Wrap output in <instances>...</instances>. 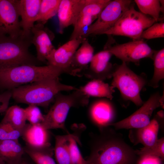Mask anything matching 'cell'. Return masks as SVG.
<instances>
[{
  "mask_svg": "<svg viewBox=\"0 0 164 164\" xmlns=\"http://www.w3.org/2000/svg\"><path fill=\"white\" fill-rule=\"evenodd\" d=\"M112 54L105 49L94 55L89 67L82 74L92 80L102 81L112 77L114 66L109 62Z\"/></svg>",
  "mask_w": 164,
  "mask_h": 164,
  "instance_id": "cell-13",
  "label": "cell"
},
{
  "mask_svg": "<svg viewBox=\"0 0 164 164\" xmlns=\"http://www.w3.org/2000/svg\"><path fill=\"white\" fill-rule=\"evenodd\" d=\"M89 97L79 89L68 95L58 93L55 97L53 104L47 114L44 115L41 124L47 130L60 128L69 134L65 121L70 109L87 106Z\"/></svg>",
  "mask_w": 164,
  "mask_h": 164,
  "instance_id": "cell-5",
  "label": "cell"
},
{
  "mask_svg": "<svg viewBox=\"0 0 164 164\" xmlns=\"http://www.w3.org/2000/svg\"><path fill=\"white\" fill-rule=\"evenodd\" d=\"M164 37V22L155 23L142 33L141 39H148Z\"/></svg>",
  "mask_w": 164,
  "mask_h": 164,
  "instance_id": "cell-32",
  "label": "cell"
},
{
  "mask_svg": "<svg viewBox=\"0 0 164 164\" xmlns=\"http://www.w3.org/2000/svg\"><path fill=\"white\" fill-rule=\"evenodd\" d=\"M89 97H104L111 100L113 97L114 88L103 81L92 80L79 89Z\"/></svg>",
  "mask_w": 164,
  "mask_h": 164,
  "instance_id": "cell-22",
  "label": "cell"
},
{
  "mask_svg": "<svg viewBox=\"0 0 164 164\" xmlns=\"http://www.w3.org/2000/svg\"><path fill=\"white\" fill-rule=\"evenodd\" d=\"M78 135L71 137L68 140V145L71 164H88L81 155L76 142L80 143Z\"/></svg>",
  "mask_w": 164,
  "mask_h": 164,
  "instance_id": "cell-30",
  "label": "cell"
},
{
  "mask_svg": "<svg viewBox=\"0 0 164 164\" xmlns=\"http://www.w3.org/2000/svg\"><path fill=\"white\" fill-rule=\"evenodd\" d=\"M77 89L62 84L59 77L50 78L14 88L12 91V97L19 103L47 108L61 91Z\"/></svg>",
  "mask_w": 164,
  "mask_h": 164,
  "instance_id": "cell-2",
  "label": "cell"
},
{
  "mask_svg": "<svg viewBox=\"0 0 164 164\" xmlns=\"http://www.w3.org/2000/svg\"><path fill=\"white\" fill-rule=\"evenodd\" d=\"M22 132L16 129L9 123H0V140H19Z\"/></svg>",
  "mask_w": 164,
  "mask_h": 164,
  "instance_id": "cell-31",
  "label": "cell"
},
{
  "mask_svg": "<svg viewBox=\"0 0 164 164\" xmlns=\"http://www.w3.org/2000/svg\"><path fill=\"white\" fill-rule=\"evenodd\" d=\"M15 164H29L27 161L23 159H22L20 162Z\"/></svg>",
  "mask_w": 164,
  "mask_h": 164,
  "instance_id": "cell-36",
  "label": "cell"
},
{
  "mask_svg": "<svg viewBox=\"0 0 164 164\" xmlns=\"http://www.w3.org/2000/svg\"><path fill=\"white\" fill-rule=\"evenodd\" d=\"M112 77L110 86L119 90L124 100L131 101L137 106L143 104L140 93L147 83L145 74H136L122 62L114 66Z\"/></svg>",
  "mask_w": 164,
  "mask_h": 164,
  "instance_id": "cell-6",
  "label": "cell"
},
{
  "mask_svg": "<svg viewBox=\"0 0 164 164\" xmlns=\"http://www.w3.org/2000/svg\"><path fill=\"white\" fill-rule=\"evenodd\" d=\"M26 120L32 125L41 123L44 120V115L37 106L29 105L24 109Z\"/></svg>",
  "mask_w": 164,
  "mask_h": 164,
  "instance_id": "cell-33",
  "label": "cell"
},
{
  "mask_svg": "<svg viewBox=\"0 0 164 164\" xmlns=\"http://www.w3.org/2000/svg\"><path fill=\"white\" fill-rule=\"evenodd\" d=\"M161 96L159 92L155 93L134 113L128 117L110 124L115 129H131L140 128L148 125L153 112L157 108L162 107L160 101Z\"/></svg>",
  "mask_w": 164,
  "mask_h": 164,
  "instance_id": "cell-9",
  "label": "cell"
},
{
  "mask_svg": "<svg viewBox=\"0 0 164 164\" xmlns=\"http://www.w3.org/2000/svg\"><path fill=\"white\" fill-rule=\"evenodd\" d=\"M87 38L80 37L70 40L57 49H55L47 57V65L66 70L68 74L80 77L77 71L71 67L73 58L76 50Z\"/></svg>",
  "mask_w": 164,
  "mask_h": 164,
  "instance_id": "cell-12",
  "label": "cell"
},
{
  "mask_svg": "<svg viewBox=\"0 0 164 164\" xmlns=\"http://www.w3.org/2000/svg\"><path fill=\"white\" fill-rule=\"evenodd\" d=\"M0 164H6L5 162L0 158Z\"/></svg>",
  "mask_w": 164,
  "mask_h": 164,
  "instance_id": "cell-37",
  "label": "cell"
},
{
  "mask_svg": "<svg viewBox=\"0 0 164 164\" xmlns=\"http://www.w3.org/2000/svg\"><path fill=\"white\" fill-rule=\"evenodd\" d=\"M24 147L19 140H0V158L6 164H15L23 158Z\"/></svg>",
  "mask_w": 164,
  "mask_h": 164,
  "instance_id": "cell-20",
  "label": "cell"
},
{
  "mask_svg": "<svg viewBox=\"0 0 164 164\" xmlns=\"http://www.w3.org/2000/svg\"><path fill=\"white\" fill-rule=\"evenodd\" d=\"M48 130L40 123L36 125L26 124L22 132V137L26 145L36 149L50 146Z\"/></svg>",
  "mask_w": 164,
  "mask_h": 164,
  "instance_id": "cell-19",
  "label": "cell"
},
{
  "mask_svg": "<svg viewBox=\"0 0 164 164\" xmlns=\"http://www.w3.org/2000/svg\"><path fill=\"white\" fill-rule=\"evenodd\" d=\"M152 60L154 72L152 78L148 82V86L154 88L159 87V81L164 78V48L155 50Z\"/></svg>",
  "mask_w": 164,
  "mask_h": 164,
  "instance_id": "cell-27",
  "label": "cell"
},
{
  "mask_svg": "<svg viewBox=\"0 0 164 164\" xmlns=\"http://www.w3.org/2000/svg\"><path fill=\"white\" fill-rule=\"evenodd\" d=\"M18 0H0V35L17 38L22 35Z\"/></svg>",
  "mask_w": 164,
  "mask_h": 164,
  "instance_id": "cell-11",
  "label": "cell"
},
{
  "mask_svg": "<svg viewBox=\"0 0 164 164\" xmlns=\"http://www.w3.org/2000/svg\"><path fill=\"white\" fill-rule=\"evenodd\" d=\"M134 2L142 13L149 15L157 22L160 19L162 12L161 4L159 0H135Z\"/></svg>",
  "mask_w": 164,
  "mask_h": 164,
  "instance_id": "cell-28",
  "label": "cell"
},
{
  "mask_svg": "<svg viewBox=\"0 0 164 164\" xmlns=\"http://www.w3.org/2000/svg\"><path fill=\"white\" fill-rule=\"evenodd\" d=\"M26 121L24 109L15 105L8 108L1 121L9 123L22 132L26 124Z\"/></svg>",
  "mask_w": 164,
  "mask_h": 164,
  "instance_id": "cell-24",
  "label": "cell"
},
{
  "mask_svg": "<svg viewBox=\"0 0 164 164\" xmlns=\"http://www.w3.org/2000/svg\"><path fill=\"white\" fill-rule=\"evenodd\" d=\"M132 4L130 0H111L97 20L85 30L82 37L103 34L114 26Z\"/></svg>",
  "mask_w": 164,
  "mask_h": 164,
  "instance_id": "cell-8",
  "label": "cell"
},
{
  "mask_svg": "<svg viewBox=\"0 0 164 164\" xmlns=\"http://www.w3.org/2000/svg\"><path fill=\"white\" fill-rule=\"evenodd\" d=\"M12 97V91H8L0 94V113L5 112L8 108Z\"/></svg>",
  "mask_w": 164,
  "mask_h": 164,
  "instance_id": "cell-35",
  "label": "cell"
},
{
  "mask_svg": "<svg viewBox=\"0 0 164 164\" xmlns=\"http://www.w3.org/2000/svg\"><path fill=\"white\" fill-rule=\"evenodd\" d=\"M31 32L32 43L36 49L37 59L40 62H46L47 57L55 49L52 43L54 35L45 25L39 23L35 24Z\"/></svg>",
  "mask_w": 164,
  "mask_h": 164,
  "instance_id": "cell-14",
  "label": "cell"
},
{
  "mask_svg": "<svg viewBox=\"0 0 164 164\" xmlns=\"http://www.w3.org/2000/svg\"><path fill=\"white\" fill-rule=\"evenodd\" d=\"M86 0H61L57 12L59 32L75 23Z\"/></svg>",
  "mask_w": 164,
  "mask_h": 164,
  "instance_id": "cell-15",
  "label": "cell"
},
{
  "mask_svg": "<svg viewBox=\"0 0 164 164\" xmlns=\"http://www.w3.org/2000/svg\"><path fill=\"white\" fill-rule=\"evenodd\" d=\"M94 49L86 39L75 53L72 59L71 67L79 73L88 68L94 55Z\"/></svg>",
  "mask_w": 164,
  "mask_h": 164,
  "instance_id": "cell-21",
  "label": "cell"
},
{
  "mask_svg": "<svg viewBox=\"0 0 164 164\" xmlns=\"http://www.w3.org/2000/svg\"><path fill=\"white\" fill-rule=\"evenodd\" d=\"M76 133L55 136L54 152L57 164H71L68 140L71 137L78 134Z\"/></svg>",
  "mask_w": 164,
  "mask_h": 164,
  "instance_id": "cell-23",
  "label": "cell"
},
{
  "mask_svg": "<svg viewBox=\"0 0 164 164\" xmlns=\"http://www.w3.org/2000/svg\"><path fill=\"white\" fill-rule=\"evenodd\" d=\"M65 70L47 65L39 66L23 65L0 69V87L13 89L27 83L59 77Z\"/></svg>",
  "mask_w": 164,
  "mask_h": 164,
  "instance_id": "cell-3",
  "label": "cell"
},
{
  "mask_svg": "<svg viewBox=\"0 0 164 164\" xmlns=\"http://www.w3.org/2000/svg\"><path fill=\"white\" fill-rule=\"evenodd\" d=\"M164 138L162 137L158 139L153 145L149 147H144L139 149L135 150V152L138 156H155L164 160Z\"/></svg>",
  "mask_w": 164,
  "mask_h": 164,
  "instance_id": "cell-29",
  "label": "cell"
},
{
  "mask_svg": "<svg viewBox=\"0 0 164 164\" xmlns=\"http://www.w3.org/2000/svg\"><path fill=\"white\" fill-rule=\"evenodd\" d=\"M27 154L36 164H57L53 158L54 148L51 146L36 149L27 145L24 147Z\"/></svg>",
  "mask_w": 164,
  "mask_h": 164,
  "instance_id": "cell-25",
  "label": "cell"
},
{
  "mask_svg": "<svg viewBox=\"0 0 164 164\" xmlns=\"http://www.w3.org/2000/svg\"><path fill=\"white\" fill-rule=\"evenodd\" d=\"M163 160L155 156L142 155L139 156L136 164H162Z\"/></svg>",
  "mask_w": 164,
  "mask_h": 164,
  "instance_id": "cell-34",
  "label": "cell"
},
{
  "mask_svg": "<svg viewBox=\"0 0 164 164\" xmlns=\"http://www.w3.org/2000/svg\"><path fill=\"white\" fill-rule=\"evenodd\" d=\"M32 36L12 38L0 35V69L40 62L29 51Z\"/></svg>",
  "mask_w": 164,
  "mask_h": 164,
  "instance_id": "cell-4",
  "label": "cell"
},
{
  "mask_svg": "<svg viewBox=\"0 0 164 164\" xmlns=\"http://www.w3.org/2000/svg\"><path fill=\"white\" fill-rule=\"evenodd\" d=\"M88 164H136L138 155L122 135L108 126L90 135Z\"/></svg>",
  "mask_w": 164,
  "mask_h": 164,
  "instance_id": "cell-1",
  "label": "cell"
},
{
  "mask_svg": "<svg viewBox=\"0 0 164 164\" xmlns=\"http://www.w3.org/2000/svg\"><path fill=\"white\" fill-rule=\"evenodd\" d=\"M159 126V122L155 117L146 126L139 128L130 129L128 135L129 138L135 145L141 143L144 147L152 146L158 139Z\"/></svg>",
  "mask_w": 164,
  "mask_h": 164,
  "instance_id": "cell-18",
  "label": "cell"
},
{
  "mask_svg": "<svg viewBox=\"0 0 164 164\" xmlns=\"http://www.w3.org/2000/svg\"><path fill=\"white\" fill-rule=\"evenodd\" d=\"M156 22L151 17L136 10L132 4L114 26L103 34L140 39L142 32Z\"/></svg>",
  "mask_w": 164,
  "mask_h": 164,
  "instance_id": "cell-7",
  "label": "cell"
},
{
  "mask_svg": "<svg viewBox=\"0 0 164 164\" xmlns=\"http://www.w3.org/2000/svg\"><path fill=\"white\" fill-rule=\"evenodd\" d=\"M143 39L117 44L106 49L123 62L126 63L131 62L138 65L142 59L149 58L152 60L155 51L152 49Z\"/></svg>",
  "mask_w": 164,
  "mask_h": 164,
  "instance_id": "cell-10",
  "label": "cell"
},
{
  "mask_svg": "<svg viewBox=\"0 0 164 164\" xmlns=\"http://www.w3.org/2000/svg\"><path fill=\"white\" fill-rule=\"evenodd\" d=\"M61 0H41L36 22L45 25L57 14Z\"/></svg>",
  "mask_w": 164,
  "mask_h": 164,
  "instance_id": "cell-26",
  "label": "cell"
},
{
  "mask_svg": "<svg viewBox=\"0 0 164 164\" xmlns=\"http://www.w3.org/2000/svg\"><path fill=\"white\" fill-rule=\"evenodd\" d=\"M91 117L99 128L108 126L113 123L116 116L114 106L108 100L101 99L94 101L90 109Z\"/></svg>",
  "mask_w": 164,
  "mask_h": 164,
  "instance_id": "cell-17",
  "label": "cell"
},
{
  "mask_svg": "<svg viewBox=\"0 0 164 164\" xmlns=\"http://www.w3.org/2000/svg\"><path fill=\"white\" fill-rule=\"evenodd\" d=\"M41 0H18L20 24L23 35H32L31 29L38 15Z\"/></svg>",
  "mask_w": 164,
  "mask_h": 164,
  "instance_id": "cell-16",
  "label": "cell"
}]
</instances>
